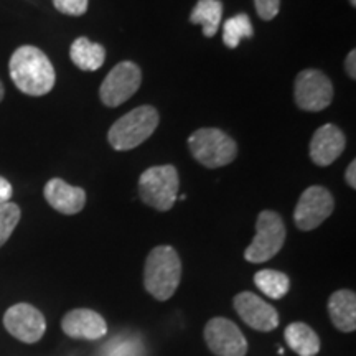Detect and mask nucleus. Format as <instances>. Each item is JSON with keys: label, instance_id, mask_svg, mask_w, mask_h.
I'll return each mask as SVG.
<instances>
[{"label": "nucleus", "instance_id": "nucleus-1", "mask_svg": "<svg viewBox=\"0 0 356 356\" xmlns=\"http://www.w3.org/2000/svg\"><path fill=\"white\" fill-rule=\"evenodd\" d=\"M13 84L29 96H44L55 86L56 74L48 56L32 44L13 51L8 63Z\"/></svg>", "mask_w": 356, "mask_h": 356}, {"label": "nucleus", "instance_id": "nucleus-2", "mask_svg": "<svg viewBox=\"0 0 356 356\" xmlns=\"http://www.w3.org/2000/svg\"><path fill=\"white\" fill-rule=\"evenodd\" d=\"M181 279V261L172 246H157L147 256L144 286L150 296L165 302L175 293Z\"/></svg>", "mask_w": 356, "mask_h": 356}, {"label": "nucleus", "instance_id": "nucleus-3", "mask_svg": "<svg viewBox=\"0 0 356 356\" xmlns=\"http://www.w3.org/2000/svg\"><path fill=\"white\" fill-rule=\"evenodd\" d=\"M159 113L152 106H139L122 115L108 132V140L115 150H132L149 139L159 126Z\"/></svg>", "mask_w": 356, "mask_h": 356}, {"label": "nucleus", "instance_id": "nucleus-4", "mask_svg": "<svg viewBox=\"0 0 356 356\" xmlns=\"http://www.w3.org/2000/svg\"><path fill=\"white\" fill-rule=\"evenodd\" d=\"M190 152L197 162L207 168L225 167L238 155V145L220 129L203 127L188 137Z\"/></svg>", "mask_w": 356, "mask_h": 356}, {"label": "nucleus", "instance_id": "nucleus-5", "mask_svg": "<svg viewBox=\"0 0 356 356\" xmlns=\"http://www.w3.org/2000/svg\"><path fill=\"white\" fill-rule=\"evenodd\" d=\"M180 178L173 165L150 167L139 178V195L147 207L159 211L172 210L178 198Z\"/></svg>", "mask_w": 356, "mask_h": 356}, {"label": "nucleus", "instance_id": "nucleus-6", "mask_svg": "<svg viewBox=\"0 0 356 356\" xmlns=\"http://www.w3.org/2000/svg\"><path fill=\"white\" fill-rule=\"evenodd\" d=\"M286 243V226L279 213L264 210L256 221V236L244 251V259L261 264L277 254Z\"/></svg>", "mask_w": 356, "mask_h": 356}, {"label": "nucleus", "instance_id": "nucleus-7", "mask_svg": "<svg viewBox=\"0 0 356 356\" xmlns=\"http://www.w3.org/2000/svg\"><path fill=\"white\" fill-rule=\"evenodd\" d=\"M297 106L302 111L318 113L327 109L333 101V84L327 74L318 70H304L297 74L293 88Z\"/></svg>", "mask_w": 356, "mask_h": 356}, {"label": "nucleus", "instance_id": "nucleus-8", "mask_svg": "<svg viewBox=\"0 0 356 356\" xmlns=\"http://www.w3.org/2000/svg\"><path fill=\"white\" fill-rule=\"evenodd\" d=\"M140 83L142 73L139 66L134 61H121L109 71V74L102 81L99 88L101 101L108 108H118L136 95Z\"/></svg>", "mask_w": 356, "mask_h": 356}, {"label": "nucleus", "instance_id": "nucleus-9", "mask_svg": "<svg viewBox=\"0 0 356 356\" xmlns=\"http://www.w3.org/2000/svg\"><path fill=\"white\" fill-rule=\"evenodd\" d=\"M333 208H335V202L330 191L323 186L314 185L302 193L293 211V221L299 229L312 231L318 228L332 215Z\"/></svg>", "mask_w": 356, "mask_h": 356}, {"label": "nucleus", "instance_id": "nucleus-10", "mask_svg": "<svg viewBox=\"0 0 356 356\" xmlns=\"http://www.w3.org/2000/svg\"><path fill=\"white\" fill-rule=\"evenodd\" d=\"M204 341L216 356H246L248 341L243 332L228 318L215 317L204 327Z\"/></svg>", "mask_w": 356, "mask_h": 356}, {"label": "nucleus", "instance_id": "nucleus-11", "mask_svg": "<svg viewBox=\"0 0 356 356\" xmlns=\"http://www.w3.org/2000/svg\"><path fill=\"white\" fill-rule=\"evenodd\" d=\"M3 327L12 337L24 343H37L47 330L43 314L30 304H17L3 315Z\"/></svg>", "mask_w": 356, "mask_h": 356}, {"label": "nucleus", "instance_id": "nucleus-12", "mask_svg": "<svg viewBox=\"0 0 356 356\" xmlns=\"http://www.w3.org/2000/svg\"><path fill=\"white\" fill-rule=\"evenodd\" d=\"M234 310L252 330L273 332L279 325V314L269 302L262 300L252 292H241L233 300Z\"/></svg>", "mask_w": 356, "mask_h": 356}, {"label": "nucleus", "instance_id": "nucleus-13", "mask_svg": "<svg viewBox=\"0 0 356 356\" xmlns=\"http://www.w3.org/2000/svg\"><path fill=\"white\" fill-rule=\"evenodd\" d=\"M345 134L333 124H325L315 131L310 140V159L315 165L328 167L343 154Z\"/></svg>", "mask_w": 356, "mask_h": 356}, {"label": "nucleus", "instance_id": "nucleus-14", "mask_svg": "<svg viewBox=\"0 0 356 356\" xmlns=\"http://www.w3.org/2000/svg\"><path fill=\"white\" fill-rule=\"evenodd\" d=\"M61 328L71 338L99 340L108 333V323L95 310L74 309L61 320Z\"/></svg>", "mask_w": 356, "mask_h": 356}, {"label": "nucleus", "instance_id": "nucleus-15", "mask_svg": "<svg viewBox=\"0 0 356 356\" xmlns=\"http://www.w3.org/2000/svg\"><path fill=\"white\" fill-rule=\"evenodd\" d=\"M48 204L61 215H76L86 204V191L66 184L61 178H51L43 190Z\"/></svg>", "mask_w": 356, "mask_h": 356}, {"label": "nucleus", "instance_id": "nucleus-16", "mask_svg": "<svg viewBox=\"0 0 356 356\" xmlns=\"http://www.w3.org/2000/svg\"><path fill=\"white\" fill-rule=\"evenodd\" d=\"M328 314L337 330L350 333L356 330V293L348 289L333 292L328 299Z\"/></svg>", "mask_w": 356, "mask_h": 356}, {"label": "nucleus", "instance_id": "nucleus-17", "mask_svg": "<svg viewBox=\"0 0 356 356\" xmlns=\"http://www.w3.org/2000/svg\"><path fill=\"white\" fill-rule=\"evenodd\" d=\"M71 61L83 71H97L104 65L106 50L99 43H92L86 37H79L70 48Z\"/></svg>", "mask_w": 356, "mask_h": 356}, {"label": "nucleus", "instance_id": "nucleus-18", "mask_svg": "<svg viewBox=\"0 0 356 356\" xmlns=\"http://www.w3.org/2000/svg\"><path fill=\"white\" fill-rule=\"evenodd\" d=\"M289 348L299 356H315L320 351V338L307 323L293 322L284 332Z\"/></svg>", "mask_w": 356, "mask_h": 356}, {"label": "nucleus", "instance_id": "nucleus-19", "mask_svg": "<svg viewBox=\"0 0 356 356\" xmlns=\"http://www.w3.org/2000/svg\"><path fill=\"white\" fill-rule=\"evenodd\" d=\"M221 15L222 3L220 0H198V3L190 15V22L202 26L204 37L211 38L218 32V26L221 24Z\"/></svg>", "mask_w": 356, "mask_h": 356}, {"label": "nucleus", "instance_id": "nucleus-20", "mask_svg": "<svg viewBox=\"0 0 356 356\" xmlns=\"http://www.w3.org/2000/svg\"><path fill=\"white\" fill-rule=\"evenodd\" d=\"M254 284L264 296L269 299L279 300L284 296H287L289 287H291V280L284 273L274 269H262L254 274Z\"/></svg>", "mask_w": 356, "mask_h": 356}, {"label": "nucleus", "instance_id": "nucleus-21", "mask_svg": "<svg viewBox=\"0 0 356 356\" xmlns=\"http://www.w3.org/2000/svg\"><path fill=\"white\" fill-rule=\"evenodd\" d=\"M252 35H254V29L246 13H238L233 19L226 20L222 26V42L228 48H238L243 38H251Z\"/></svg>", "mask_w": 356, "mask_h": 356}, {"label": "nucleus", "instance_id": "nucleus-22", "mask_svg": "<svg viewBox=\"0 0 356 356\" xmlns=\"http://www.w3.org/2000/svg\"><path fill=\"white\" fill-rule=\"evenodd\" d=\"M20 216L22 211L19 204L10 202L0 204V248L8 241L13 229L19 225Z\"/></svg>", "mask_w": 356, "mask_h": 356}, {"label": "nucleus", "instance_id": "nucleus-23", "mask_svg": "<svg viewBox=\"0 0 356 356\" xmlns=\"http://www.w3.org/2000/svg\"><path fill=\"white\" fill-rule=\"evenodd\" d=\"M53 6L58 12L65 13V15L79 17L86 13L89 0H53Z\"/></svg>", "mask_w": 356, "mask_h": 356}, {"label": "nucleus", "instance_id": "nucleus-24", "mask_svg": "<svg viewBox=\"0 0 356 356\" xmlns=\"http://www.w3.org/2000/svg\"><path fill=\"white\" fill-rule=\"evenodd\" d=\"M254 6L257 15H259L262 20L269 22L275 19V15L279 13L280 0H254Z\"/></svg>", "mask_w": 356, "mask_h": 356}, {"label": "nucleus", "instance_id": "nucleus-25", "mask_svg": "<svg viewBox=\"0 0 356 356\" xmlns=\"http://www.w3.org/2000/svg\"><path fill=\"white\" fill-rule=\"evenodd\" d=\"M137 346V343H131V341H127V340H124L122 343H119V345H115V343H113V341H111L109 343V346L106 350H108V353L106 355H118V356H124V353H127V351H131L132 348H136ZM127 356H137V355H127Z\"/></svg>", "mask_w": 356, "mask_h": 356}, {"label": "nucleus", "instance_id": "nucleus-26", "mask_svg": "<svg viewBox=\"0 0 356 356\" xmlns=\"http://www.w3.org/2000/svg\"><path fill=\"white\" fill-rule=\"evenodd\" d=\"M12 193H13V190H12L10 181H8L7 178L0 177V204L10 202Z\"/></svg>", "mask_w": 356, "mask_h": 356}, {"label": "nucleus", "instance_id": "nucleus-27", "mask_svg": "<svg viewBox=\"0 0 356 356\" xmlns=\"http://www.w3.org/2000/svg\"><path fill=\"white\" fill-rule=\"evenodd\" d=\"M345 70L351 79H356V51L355 50H351L348 53V56H346Z\"/></svg>", "mask_w": 356, "mask_h": 356}, {"label": "nucleus", "instance_id": "nucleus-28", "mask_svg": "<svg viewBox=\"0 0 356 356\" xmlns=\"http://www.w3.org/2000/svg\"><path fill=\"white\" fill-rule=\"evenodd\" d=\"M345 180H346V184H348V186H351L353 190L356 188V162L355 160H351L348 168H346Z\"/></svg>", "mask_w": 356, "mask_h": 356}, {"label": "nucleus", "instance_id": "nucleus-29", "mask_svg": "<svg viewBox=\"0 0 356 356\" xmlns=\"http://www.w3.org/2000/svg\"><path fill=\"white\" fill-rule=\"evenodd\" d=\"M3 95H6V89H3V84L0 81V102L3 99Z\"/></svg>", "mask_w": 356, "mask_h": 356}, {"label": "nucleus", "instance_id": "nucleus-30", "mask_svg": "<svg viewBox=\"0 0 356 356\" xmlns=\"http://www.w3.org/2000/svg\"><path fill=\"white\" fill-rule=\"evenodd\" d=\"M350 3L355 7V6H356V0H350Z\"/></svg>", "mask_w": 356, "mask_h": 356}]
</instances>
